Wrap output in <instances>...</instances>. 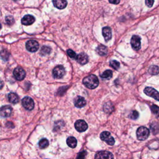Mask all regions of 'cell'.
I'll return each mask as SVG.
<instances>
[{"mask_svg":"<svg viewBox=\"0 0 159 159\" xmlns=\"http://www.w3.org/2000/svg\"><path fill=\"white\" fill-rule=\"evenodd\" d=\"M83 84L89 89H95L99 85L98 78L95 75H90L83 80Z\"/></svg>","mask_w":159,"mask_h":159,"instance_id":"cell-1","label":"cell"},{"mask_svg":"<svg viewBox=\"0 0 159 159\" xmlns=\"http://www.w3.org/2000/svg\"><path fill=\"white\" fill-rule=\"evenodd\" d=\"M149 129H147L146 127L141 126L139 128L136 132L137 139L139 141L146 140L149 136Z\"/></svg>","mask_w":159,"mask_h":159,"instance_id":"cell-2","label":"cell"},{"mask_svg":"<svg viewBox=\"0 0 159 159\" xmlns=\"http://www.w3.org/2000/svg\"><path fill=\"white\" fill-rule=\"evenodd\" d=\"M52 75L55 78H62L65 75V70L62 65H58L54 68Z\"/></svg>","mask_w":159,"mask_h":159,"instance_id":"cell-3","label":"cell"},{"mask_svg":"<svg viewBox=\"0 0 159 159\" xmlns=\"http://www.w3.org/2000/svg\"><path fill=\"white\" fill-rule=\"evenodd\" d=\"M100 138L102 141L106 142L108 145H112L115 143L114 139L111 136V134L108 131H104L100 134Z\"/></svg>","mask_w":159,"mask_h":159,"instance_id":"cell-4","label":"cell"},{"mask_svg":"<svg viewBox=\"0 0 159 159\" xmlns=\"http://www.w3.org/2000/svg\"><path fill=\"white\" fill-rule=\"evenodd\" d=\"M22 104L25 109L29 111L32 110L34 108V102L33 100L29 96H26L22 99Z\"/></svg>","mask_w":159,"mask_h":159,"instance_id":"cell-5","label":"cell"},{"mask_svg":"<svg viewBox=\"0 0 159 159\" xmlns=\"http://www.w3.org/2000/svg\"><path fill=\"white\" fill-rule=\"evenodd\" d=\"M13 75L18 81H21L26 77V71L21 67H17L14 70Z\"/></svg>","mask_w":159,"mask_h":159,"instance_id":"cell-6","label":"cell"},{"mask_svg":"<svg viewBox=\"0 0 159 159\" xmlns=\"http://www.w3.org/2000/svg\"><path fill=\"white\" fill-rule=\"evenodd\" d=\"M26 46L28 51L31 52H35L39 49V44L36 41H34V40H30V41L27 42Z\"/></svg>","mask_w":159,"mask_h":159,"instance_id":"cell-7","label":"cell"},{"mask_svg":"<svg viewBox=\"0 0 159 159\" xmlns=\"http://www.w3.org/2000/svg\"><path fill=\"white\" fill-rule=\"evenodd\" d=\"M144 92L147 96L154 98L157 101H159V93L155 89L152 87H146Z\"/></svg>","mask_w":159,"mask_h":159,"instance_id":"cell-8","label":"cell"},{"mask_svg":"<svg viewBox=\"0 0 159 159\" xmlns=\"http://www.w3.org/2000/svg\"><path fill=\"white\" fill-rule=\"evenodd\" d=\"M75 128L77 131L82 132L88 129V124L84 120H78L75 123Z\"/></svg>","mask_w":159,"mask_h":159,"instance_id":"cell-9","label":"cell"},{"mask_svg":"<svg viewBox=\"0 0 159 159\" xmlns=\"http://www.w3.org/2000/svg\"><path fill=\"white\" fill-rule=\"evenodd\" d=\"M95 159H113L114 157L112 153L108 151L98 152L95 157Z\"/></svg>","mask_w":159,"mask_h":159,"instance_id":"cell-10","label":"cell"},{"mask_svg":"<svg viewBox=\"0 0 159 159\" xmlns=\"http://www.w3.org/2000/svg\"><path fill=\"white\" fill-rule=\"evenodd\" d=\"M131 44L134 50L139 51L141 49V37L138 35H133L131 38Z\"/></svg>","mask_w":159,"mask_h":159,"instance_id":"cell-11","label":"cell"},{"mask_svg":"<svg viewBox=\"0 0 159 159\" xmlns=\"http://www.w3.org/2000/svg\"><path fill=\"white\" fill-rule=\"evenodd\" d=\"M12 108L10 106H4L0 108V116L3 117H10L12 113Z\"/></svg>","mask_w":159,"mask_h":159,"instance_id":"cell-12","label":"cell"},{"mask_svg":"<svg viewBox=\"0 0 159 159\" xmlns=\"http://www.w3.org/2000/svg\"><path fill=\"white\" fill-rule=\"evenodd\" d=\"M86 100H85V98L82 96H77L75 98L74 100V104L75 106L78 108H83L84 106H85L86 105Z\"/></svg>","mask_w":159,"mask_h":159,"instance_id":"cell-13","label":"cell"},{"mask_svg":"<svg viewBox=\"0 0 159 159\" xmlns=\"http://www.w3.org/2000/svg\"><path fill=\"white\" fill-rule=\"evenodd\" d=\"M76 59L77 62L80 64H81L82 65L87 63L88 62V55L84 53V52L78 54L77 55Z\"/></svg>","mask_w":159,"mask_h":159,"instance_id":"cell-14","label":"cell"},{"mask_svg":"<svg viewBox=\"0 0 159 159\" xmlns=\"http://www.w3.org/2000/svg\"><path fill=\"white\" fill-rule=\"evenodd\" d=\"M35 22V18L32 15H26L21 19V23L26 26H29Z\"/></svg>","mask_w":159,"mask_h":159,"instance_id":"cell-15","label":"cell"},{"mask_svg":"<svg viewBox=\"0 0 159 159\" xmlns=\"http://www.w3.org/2000/svg\"><path fill=\"white\" fill-rule=\"evenodd\" d=\"M102 33L106 42H108L109 40H111L112 37V33L111 29L109 27H103L102 29Z\"/></svg>","mask_w":159,"mask_h":159,"instance_id":"cell-16","label":"cell"},{"mask_svg":"<svg viewBox=\"0 0 159 159\" xmlns=\"http://www.w3.org/2000/svg\"><path fill=\"white\" fill-rule=\"evenodd\" d=\"M54 6L60 10L64 9L67 6V0H52Z\"/></svg>","mask_w":159,"mask_h":159,"instance_id":"cell-17","label":"cell"},{"mask_svg":"<svg viewBox=\"0 0 159 159\" xmlns=\"http://www.w3.org/2000/svg\"><path fill=\"white\" fill-rule=\"evenodd\" d=\"M98 54L101 56H106L108 54V48L103 45H100L96 48Z\"/></svg>","mask_w":159,"mask_h":159,"instance_id":"cell-18","label":"cell"},{"mask_svg":"<svg viewBox=\"0 0 159 159\" xmlns=\"http://www.w3.org/2000/svg\"><path fill=\"white\" fill-rule=\"evenodd\" d=\"M8 98L9 101L13 104H16L19 101V96L14 93H9L8 95Z\"/></svg>","mask_w":159,"mask_h":159,"instance_id":"cell-19","label":"cell"},{"mask_svg":"<svg viewBox=\"0 0 159 159\" xmlns=\"http://www.w3.org/2000/svg\"><path fill=\"white\" fill-rule=\"evenodd\" d=\"M67 145L71 148H75L77 145V141L74 137H69L67 139Z\"/></svg>","mask_w":159,"mask_h":159,"instance_id":"cell-20","label":"cell"},{"mask_svg":"<svg viewBox=\"0 0 159 159\" xmlns=\"http://www.w3.org/2000/svg\"><path fill=\"white\" fill-rule=\"evenodd\" d=\"M149 73L152 75H156L159 73V67L157 65H151L149 68Z\"/></svg>","mask_w":159,"mask_h":159,"instance_id":"cell-21","label":"cell"},{"mask_svg":"<svg viewBox=\"0 0 159 159\" xmlns=\"http://www.w3.org/2000/svg\"><path fill=\"white\" fill-rule=\"evenodd\" d=\"M112 72L110 70H107L100 75V76L103 79H110L112 77Z\"/></svg>","mask_w":159,"mask_h":159,"instance_id":"cell-22","label":"cell"},{"mask_svg":"<svg viewBox=\"0 0 159 159\" xmlns=\"http://www.w3.org/2000/svg\"><path fill=\"white\" fill-rule=\"evenodd\" d=\"M49 141L47 139H41V141H39V147L41 149H46L47 148L48 146H49Z\"/></svg>","mask_w":159,"mask_h":159,"instance_id":"cell-23","label":"cell"},{"mask_svg":"<svg viewBox=\"0 0 159 159\" xmlns=\"http://www.w3.org/2000/svg\"><path fill=\"white\" fill-rule=\"evenodd\" d=\"M113 110H114V107L111 103L108 102L104 105V111L106 112L111 113Z\"/></svg>","mask_w":159,"mask_h":159,"instance_id":"cell-24","label":"cell"},{"mask_svg":"<svg viewBox=\"0 0 159 159\" xmlns=\"http://www.w3.org/2000/svg\"><path fill=\"white\" fill-rule=\"evenodd\" d=\"M51 52V49L50 47L47 46H43L41 50V52H40V54L43 56H45L49 54Z\"/></svg>","mask_w":159,"mask_h":159,"instance_id":"cell-25","label":"cell"},{"mask_svg":"<svg viewBox=\"0 0 159 159\" xmlns=\"http://www.w3.org/2000/svg\"><path fill=\"white\" fill-rule=\"evenodd\" d=\"M152 112L156 116L158 117L159 116V107L155 104H153L150 107Z\"/></svg>","mask_w":159,"mask_h":159,"instance_id":"cell-26","label":"cell"},{"mask_svg":"<svg viewBox=\"0 0 159 159\" xmlns=\"http://www.w3.org/2000/svg\"><path fill=\"white\" fill-rule=\"evenodd\" d=\"M0 56L2 57V58L5 60L6 61L8 60L9 56H10V54L9 52L6 51V50H3L1 52H0Z\"/></svg>","mask_w":159,"mask_h":159,"instance_id":"cell-27","label":"cell"},{"mask_svg":"<svg viewBox=\"0 0 159 159\" xmlns=\"http://www.w3.org/2000/svg\"><path fill=\"white\" fill-rule=\"evenodd\" d=\"M109 65L112 68H113L115 70H118L119 66H120V63H119V62L117 60H111L109 63Z\"/></svg>","mask_w":159,"mask_h":159,"instance_id":"cell-28","label":"cell"},{"mask_svg":"<svg viewBox=\"0 0 159 159\" xmlns=\"http://www.w3.org/2000/svg\"><path fill=\"white\" fill-rule=\"evenodd\" d=\"M6 22L8 25L11 26L14 23V19L12 16H8L6 17Z\"/></svg>","mask_w":159,"mask_h":159,"instance_id":"cell-29","label":"cell"},{"mask_svg":"<svg viewBox=\"0 0 159 159\" xmlns=\"http://www.w3.org/2000/svg\"><path fill=\"white\" fill-rule=\"evenodd\" d=\"M129 117L132 119H137L139 117V112L137 111H132Z\"/></svg>","mask_w":159,"mask_h":159,"instance_id":"cell-30","label":"cell"},{"mask_svg":"<svg viewBox=\"0 0 159 159\" xmlns=\"http://www.w3.org/2000/svg\"><path fill=\"white\" fill-rule=\"evenodd\" d=\"M67 55H68L70 58H71V59H76L77 55H76L75 52L73 51H72V50H71V49H68V50L67 51Z\"/></svg>","mask_w":159,"mask_h":159,"instance_id":"cell-31","label":"cell"},{"mask_svg":"<svg viewBox=\"0 0 159 159\" xmlns=\"http://www.w3.org/2000/svg\"><path fill=\"white\" fill-rule=\"evenodd\" d=\"M86 155H87V152L86 151H82L81 152H80L77 155L76 159H85Z\"/></svg>","mask_w":159,"mask_h":159,"instance_id":"cell-32","label":"cell"},{"mask_svg":"<svg viewBox=\"0 0 159 159\" xmlns=\"http://www.w3.org/2000/svg\"><path fill=\"white\" fill-rule=\"evenodd\" d=\"M154 3V0H145V5L149 8H152Z\"/></svg>","mask_w":159,"mask_h":159,"instance_id":"cell-33","label":"cell"},{"mask_svg":"<svg viewBox=\"0 0 159 159\" xmlns=\"http://www.w3.org/2000/svg\"><path fill=\"white\" fill-rule=\"evenodd\" d=\"M109 2L111 4H114V5H117L120 2V0H109Z\"/></svg>","mask_w":159,"mask_h":159,"instance_id":"cell-34","label":"cell"},{"mask_svg":"<svg viewBox=\"0 0 159 159\" xmlns=\"http://www.w3.org/2000/svg\"><path fill=\"white\" fill-rule=\"evenodd\" d=\"M3 85H4L3 82L2 80H0V90H2L3 88Z\"/></svg>","mask_w":159,"mask_h":159,"instance_id":"cell-35","label":"cell"},{"mask_svg":"<svg viewBox=\"0 0 159 159\" xmlns=\"http://www.w3.org/2000/svg\"><path fill=\"white\" fill-rule=\"evenodd\" d=\"M0 29H2V24H0Z\"/></svg>","mask_w":159,"mask_h":159,"instance_id":"cell-36","label":"cell"},{"mask_svg":"<svg viewBox=\"0 0 159 159\" xmlns=\"http://www.w3.org/2000/svg\"><path fill=\"white\" fill-rule=\"evenodd\" d=\"M14 1H15V2H16V1H18V0H14Z\"/></svg>","mask_w":159,"mask_h":159,"instance_id":"cell-37","label":"cell"}]
</instances>
